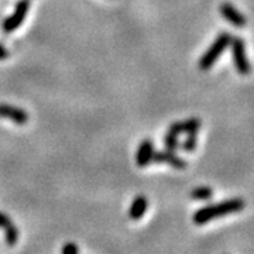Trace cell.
<instances>
[{
	"label": "cell",
	"mask_w": 254,
	"mask_h": 254,
	"mask_svg": "<svg viewBox=\"0 0 254 254\" xmlns=\"http://www.w3.org/2000/svg\"><path fill=\"white\" fill-rule=\"evenodd\" d=\"M28 9H30V0H18L14 11L6 18L1 24V28L6 34H10L13 31H16L24 21V18L27 16Z\"/></svg>",
	"instance_id": "4"
},
{
	"label": "cell",
	"mask_w": 254,
	"mask_h": 254,
	"mask_svg": "<svg viewBox=\"0 0 254 254\" xmlns=\"http://www.w3.org/2000/svg\"><path fill=\"white\" fill-rule=\"evenodd\" d=\"M0 118L7 119L14 122L18 126H23L28 122V113L24 109H20L17 106H11L7 103H0Z\"/></svg>",
	"instance_id": "5"
},
{
	"label": "cell",
	"mask_w": 254,
	"mask_h": 254,
	"mask_svg": "<svg viewBox=\"0 0 254 254\" xmlns=\"http://www.w3.org/2000/svg\"><path fill=\"white\" fill-rule=\"evenodd\" d=\"M7 58H9V51L6 50V47L0 43V61H3V60H7Z\"/></svg>",
	"instance_id": "17"
},
{
	"label": "cell",
	"mask_w": 254,
	"mask_h": 254,
	"mask_svg": "<svg viewBox=\"0 0 254 254\" xmlns=\"http://www.w3.org/2000/svg\"><path fill=\"white\" fill-rule=\"evenodd\" d=\"M220 14H222V17L227 20L233 27L237 28H243L246 26V17L239 11V10L233 6V4H230V3H222L220 4Z\"/></svg>",
	"instance_id": "6"
},
{
	"label": "cell",
	"mask_w": 254,
	"mask_h": 254,
	"mask_svg": "<svg viewBox=\"0 0 254 254\" xmlns=\"http://www.w3.org/2000/svg\"><path fill=\"white\" fill-rule=\"evenodd\" d=\"M61 254H79V247L72 242H68V243L64 245Z\"/></svg>",
	"instance_id": "15"
},
{
	"label": "cell",
	"mask_w": 254,
	"mask_h": 254,
	"mask_svg": "<svg viewBox=\"0 0 254 254\" xmlns=\"http://www.w3.org/2000/svg\"><path fill=\"white\" fill-rule=\"evenodd\" d=\"M164 144H165V148L170 150V151H175L180 145V141H178V134H174L171 131H167V134L164 137Z\"/></svg>",
	"instance_id": "13"
},
{
	"label": "cell",
	"mask_w": 254,
	"mask_h": 254,
	"mask_svg": "<svg viewBox=\"0 0 254 254\" xmlns=\"http://www.w3.org/2000/svg\"><path fill=\"white\" fill-rule=\"evenodd\" d=\"M153 163L158 164H170L171 167H174L175 170H184L187 168V161L178 157L175 154V151H170V150H165V151H154V155H153Z\"/></svg>",
	"instance_id": "8"
},
{
	"label": "cell",
	"mask_w": 254,
	"mask_h": 254,
	"mask_svg": "<svg viewBox=\"0 0 254 254\" xmlns=\"http://www.w3.org/2000/svg\"><path fill=\"white\" fill-rule=\"evenodd\" d=\"M200 120L198 118H190L182 122H175L173 125H170L168 131H171L174 134H188V133H198V130L200 128Z\"/></svg>",
	"instance_id": "9"
},
{
	"label": "cell",
	"mask_w": 254,
	"mask_h": 254,
	"mask_svg": "<svg viewBox=\"0 0 254 254\" xmlns=\"http://www.w3.org/2000/svg\"><path fill=\"white\" fill-rule=\"evenodd\" d=\"M230 41H232V34L229 31H222L216 37V40L209 46L206 53H203V55L199 58L198 66H199L200 71H209L215 65V63L218 61L222 53L229 47Z\"/></svg>",
	"instance_id": "2"
},
{
	"label": "cell",
	"mask_w": 254,
	"mask_h": 254,
	"mask_svg": "<svg viewBox=\"0 0 254 254\" xmlns=\"http://www.w3.org/2000/svg\"><path fill=\"white\" fill-rule=\"evenodd\" d=\"M148 209V199L143 196V195H138L136 196L131 205H130V209H128V218L131 220H138L144 216V213Z\"/></svg>",
	"instance_id": "10"
},
{
	"label": "cell",
	"mask_w": 254,
	"mask_h": 254,
	"mask_svg": "<svg viewBox=\"0 0 254 254\" xmlns=\"http://www.w3.org/2000/svg\"><path fill=\"white\" fill-rule=\"evenodd\" d=\"M153 155H154V144L150 138H145L137 148L136 164L140 168H144L153 163Z\"/></svg>",
	"instance_id": "7"
},
{
	"label": "cell",
	"mask_w": 254,
	"mask_h": 254,
	"mask_svg": "<svg viewBox=\"0 0 254 254\" xmlns=\"http://www.w3.org/2000/svg\"><path fill=\"white\" fill-rule=\"evenodd\" d=\"M245 208V199H242V198H232V199L219 202L216 205H208V206H203V208L198 209L193 213L192 220H193L195 225L202 226V225L208 223V222L213 220V219L223 218V216L232 215V213L242 212Z\"/></svg>",
	"instance_id": "1"
},
{
	"label": "cell",
	"mask_w": 254,
	"mask_h": 254,
	"mask_svg": "<svg viewBox=\"0 0 254 254\" xmlns=\"http://www.w3.org/2000/svg\"><path fill=\"white\" fill-rule=\"evenodd\" d=\"M196 143H198V138H196V133H188V136L185 138V141L182 143V150L187 151V153H193L195 148H196Z\"/></svg>",
	"instance_id": "14"
},
{
	"label": "cell",
	"mask_w": 254,
	"mask_h": 254,
	"mask_svg": "<svg viewBox=\"0 0 254 254\" xmlns=\"http://www.w3.org/2000/svg\"><path fill=\"white\" fill-rule=\"evenodd\" d=\"M4 237H6V243L9 246H14L18 240V230L14 226V223H11L7 227H4Z\"/></svg>",
	"instance_id": "12"
},
{
	"label": "cell",
	"mask_w": 254,
	"mask_h": 254,
	"mask_svg": "<svg viewBox=\"0 0 254 254\" xmlns=\"http://www.w3.org/2000/svg\"><path fill=\"white\" fill-rule=\"evenodd\" d=\"M13 222H11V219L6 215V213H3V212H0V227L1 229H4V227H7L9 225H11Z\"/></svg>",
	"instance_id": "16"
},
{
	"label": "cell",
	"mask_w": 254,
	"mask_h": 254,
	"mask_svg": "<svg viewBox=\"0 0 254 254\" xmlns=\"http://www.w3.org/2000/svg\"><path fill=\"white\" fill-rule=\"evenodd\" d=\"M229 47L232 50V60H233L237 72L240 75H249L252 72V65L246 57V47L243 38L242 37H232V41H230Z\"/></svg>",
	"instance_id": "3"
},
{
	"label": "cell",
	"mask_w": 254,
	"mask_h": 254,
	"mask_svg": "<svg viewBox=\"0 0 254 254\" xmlns=\"http://www.w3.org/2000/svg\"><path fill=\"white\" fill-rule=\"evenodd\" d=\"M213 196V190L209 187H198L190 192V198L196 200H208Z\"/></svg>",
	"instance_id": "11"
}]
</instances>
